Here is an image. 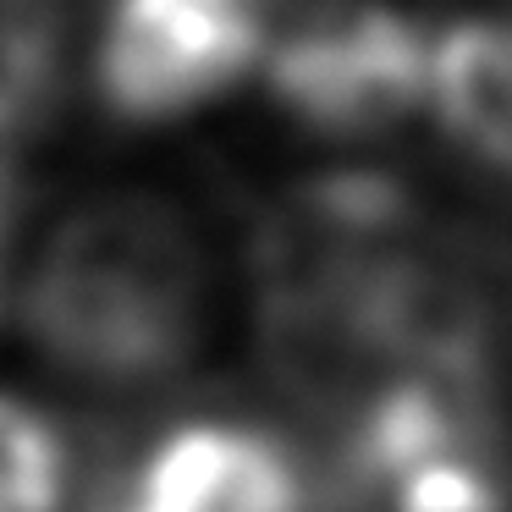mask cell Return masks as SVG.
Listing matches in <instances>:
<instances>
[{"label":"cell","instance_id":"7a4b0ae2","mask_svg":"<svg viewBox=\"0 0 512 512\" xmlns=\"http://www.w3.org/2000/svg\"><path fill=\"white\" fill-rule=\"evenodd\" d=\"M435 39L386 0H314L276 28L265 94L298 133L375 144L430 111Z\"/></svg>","mask_w":512,"mask_h":512},{"label":"cell","instance_id":"3957f363","mask_svg":"<svg viewBox=\"0 0 512 512\" xmlns=\"http://www.w3.org/2000/svg\"><path fill=\"white\" fill-rule=\"evenodd\" d=\"M276 0H111L94 39V94L127 127H171L265 72Z\"/></svg>","mask_w":512,"mask_h":512},{"label":"cell","instance_id":"277c9868","mask_svg":"<svg viewBox=\"0 0 512 512\" xmlns=\"http://www.w3.org/2000/svg\"><path fill=\"white\" fill-rule=\"evenodd\" d=\"M78 512H325L314 468L254 419H188L89 479Z\"/></svg>","mask_w":512,"mask_h":512},{"label":"cell","instance_id":"8992f818","mask_svg":"<svg viewBox=\"0 0 512 512\" xmlns=\"http://www.w3.org/2000/svg\"><path fill=\"white\" fill-rule=\"evenodd\" d=\"M67 83V6L0 0V171H23V149L50 133Z\"/></svg>","mask_w":512,"mask_h":512},{"label":"cell","instance_id":"6da1fadb","mask_svg":"<svg viewBox=\"0 0 512 512\" xmlns=\"http://www.w3.org/2000/svg\"><path fill=\"white\" fill-rule=\"evenodd\" d=\"M215 270L199 226L149 188L72 204L23 281V331L56 369L100 391L182 375L210 336Z\"/></svg>","mask_w":512,"mask_h":512},{"label":"cell","instance_id":"5b68a950","mask_svg":"<svg viewBox=\"0 0 512 512\" xmlns=\"http://www.w3.org/2000/svg\"><path fill=\"white\" fill-rule=\"evenodd\" d=\"M430 116L463 155L512 177V17H463L435 34Z\"/></svg>","mask_w":512,"mask_h":512},{"label":"cell","instance_id":"52a82bcc","mask_svg":"<svg viewBox=\"0 0 512 512\" xmlns=\"http://www.w3.org/2000/svg\"><path fill=\"white\" fill-rule=\"evenodd\" d=\"M78 446L45 408L0 391V512H72Z\"/></svg>","mask_w":512,"mask_h":512}]
</instances>
